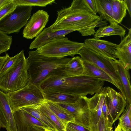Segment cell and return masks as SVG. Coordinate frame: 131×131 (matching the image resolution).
<instances>
[{
  "mask_svg": "<svg viewBox=\"0 0 131 131\" xmlns=\"http://www.w3.org/2000/svg\"><path fill=\"white\" fill-rule=\"evenodd\" d=\"M13 2L17 6L45 7L56 3L55 0H14Z\"/></svg>",
  "mask_w": 131,
  "mask_h": 131,
  "instance_id": "cell-29",
  "label": "cell"
},
{
  "mask_svg": "<svg viewBox=\"0 0 131 131\" xmlns=\"http://www.w3.org/2000/svg\"><path fill=\"white\" fill-rule=\"evenodd\" d=\"M113 63L122 85L127 103H131V85L128 70L118 60H113Z\"/></svg>",
  "mask_w": 131,
  "mask_h": 131,
  "instance_id": "cell-17",
  "label": "cell"
},
{
  "mask_svg": "<svg viewBox=\"0 0 131 131\" xmlns=\"http://www.w3.org/2000/svg\"><path fill=\"white\" fill-rule=\"evenodd\" d=\"M85 46L84 43L72 41L64 37L51 42L36 49L38 53L45 56L58 58L73 57Z\"/></svg>",
  "mask_w": 131,
  "mask_h": 131,
  "instance_id": "cell-6",
  "label": "cell"
},
{
  "mask_svg": "<svg viewBox=\"0 0 131 131\" xmlns=\"http://www.w3.org/2000/svg\"><path fill=\"white\" fill-rule=\"evenodd\" d=\"M49 16L47 12L43 10H39L33 14L23 30V37L30 39L36 37L45 27Z\"/></svg>",
  "mask_w": 131,
  "mask_h": 131,
  "instance_id": "cell-11",
  "label": "cell"
},
{
  "mask_svg": "<svg viewBox=\"0 0 131 131\" xmlns=\"http://www.w3.org/2000/svg\"><path fill=\"white\" fill-rule=\"evenodd\" d=\"M27 131H45L43 128L33 126L28 128Z\"/></svg>",
  "mask_w": 131,
  "mask_h": 131,
  "instance_id": "cell-37",
  "label": "cell"
},
{
  "mask_svg": "<svg viewBox=\"0 0 131 131\" xmlns=\"http://www.w3.org/2000/svg\"><path fill=\"white\" fill-rule=\"evenodd\" d=\"M84 71L83 61L81 57H73L65 66L62 71L64 76L72 77L82 74Z\"/></svg>",
  "mask_w": 131,
  "mask_h": 131,
  "instance_id": "cell-19",
  "label": "cell"
},
{
  "mask_svg": "<svg viewBox=\"0 0 131 131\" xmlns=\"http://www.w3.org/2000/svg\"><path fill=\"white\" fill-rule=\"evenodd\" d=\"M106 100L108 108L109 119L113 124L118 119L127 105L126 99L122 93L112 88L105 87Z\"/></svg>",
  "mask_w": 131,
  "mask_h": 131,
  "instance_id": "cell-10",
  "label": "cell"
},
{
  "mask_svg": "<svg viewBox=\"0 0 131 131\" xmlns=\"http://www.w3.org/2000/svg\"><path fill=\"white\" fill-rule=\"evenodd\" d=\"M14 64L0 74V90L5 93L15 91L25 86L29 80L27 63L23 50Z\"/></svg>",
  "mask_w": 131,
  "mask_h": 131,
  "instance_id": "cell-4",
  "label": "cell"
},
{
  "mask_svg": "<svg viewBox=\"0 0 131 131\" xmlns=\"http://www.w3.org/2000/svg\"><path fill=\"white\" fill-rule=\"evenodd\" d=\"M113 124L107 119L102 114L98 123L96 127L92 131H113Z\"/></svg>",
  "mask_w": 131,
  "mask_h": 131,
  "instance_id": "cell-31",
  "label": "cell"
},
{
  "mask_svg": "<svg viewBox=\"0 0 131 131\" xmlns=\"http://www.w3.org/2000/svg\"><path fill=\"white\" fill-rule=\"evenodd\" d=\"M83 61L89 62L106 72L112 79L115 86L126 99L123 87L113 64V60L98 53L85 46L79 52Z\"/></svg>",
  "mask_w": 131,
  "mask_h": 131,
  "instance_id": "cell-7",
  "label": "cell"
},
{
  "mask_svg": "<svg viewBox=\"0 0 131 131\" xmlns=\"http://www.w3.org/2000/svg\"><path fill=\"white\" fill-rule=\"evenodd\" d=\"M75 31L72 30H61L53 31L51 26L45 28L30 43V49H38L55 40L64 37L67 34Z\"/></svg>",
  "mask_w": 131,
  "mask_h": 131,
  "instance_id": "cell-12",
  "label": "cell"
},
{
  "mask_svg": "<svg viewBox=\"0 0 131 131\" xmlns=\"http://www.w3.org/2000/svg\"><path fill=\"white\" fill-rule=\"evenodd\" d=\"M128 29L127 35L116 46L115 52L117 58L129 70L131 69V29Z\"/></svg>",
  "mask_w": 131,
  "mask_h": 131,
  "instance_id": "cell-15",
  "label": "cell"
},
{
  "mask_svg": "<svg viewBox=\"0 0 131 131\" xmlns=\"http://www.w3.org/2000/svg\"><path fill=\"white\" fill-rule=\"evenodd\" d=\"M13 113L17 131H27L29 128L33 126L47 128L41 122L22 109Z\"/></svg>",
  "mask_w": 131,
  "mask_h": 131,
  "instance_id": "cell-16",
  "label": "cell"
},
{
  "mask_svg": "<svg viewBox=\"0 0 131 131\" xmlns=\"http://www.w3.org/2000/svg\"><path fill=\"white\" fill-rule=\"evenodd\" d=\"M112 0H95L97 12L103 19L110 23H116L113 17Z\"/></svg>",
  "mask_w": 131,
  "mask_h": 131,
  "instance_id": "cell-24",
  "label": "cell"
},
{
  "mask_svg": "<svg viewBox=\"0 0 131 131\" xmlns=\"http://www.w3.org/2000/svg\"><path fill=\"white\" fill-rule=\"evenodd\" d=\"M45 103L50 110L62 121L67 124L70 122H74L73 116L68 111L56 103L45 100Z\"/></svg>",
  "mask_w": 131,
  "mask_h": 131,
  "instance_id": "cell-25",
  "label": "cell"
},
{
  "mask_svg": "<svg viewBox=\"0 0 131 131\" xmlns=\"http://www.w3.org/2000/svg\"><path fill=\"white\" fill-rule=\"evenodd\" d=\"M62 71L53 73L48 76L40 84L41 90L54 91L80 97L93 95L99 92L103 87L104 81L83 74L66 77Z\"/></svg>",
  "mask_w": 131,
  "mask_h": 131,
  "instance_id": "cell-2",
  "label": "cell"
},
{
  "mask_svg": "<svg viewBox=\"0 0 131 131\" xmlns=\"http://www.w3.org/2000/svg\"><path fill=\"white\" fill-rule=\"evenodd\" d=\"M12 1V0H0V10L4 6Z\"/></svg>",
  "mask_w": 131,
  "mask_h": 131,
  "instance_id": "cell-39",
  "label": "cell"
},
{
  "mask_svg": "<svg viewBox=\"0 0 131 131\" xmlns=\"http://www.w3.org/2000/svg\"><path fill=\"white\" fill-rule=\"evenodd\" d=\"M83 63L84 71L82 74L107 81L115 86V83L111 78L103 70L88 62L83 61Z\"/></svg>",
  "mask_w": 131,
  "mask_h": 131,
  "instance_id": "cell-22",
  "label": "cell"
},
{
  "mask_svg": "<svg viewBox=\"0 0 131 131\" xmlns=\"http://www.w3.org/2000/svg\"><path fill=\"white\" fill-rule=\"evenodd\" d=\"M6 93L13 113L23 108L42 104L45 102L41 90L29 82L20 89Z\"/></svg>",
  "mask_w": 131,
  "mask_h": 131,
  "instance_id": "cell-5",
  "label": "cell"
},
{
  "mask_svg": "<svg viewBox=\"0 0 131 131\" xmlns=\"http://www.w3.org/2000/svg\"><path fill=\"white\" fill-rule=\"evenodd\" d=\"M65 131H92L90 129L79 125L74 122L69 123L67 125Z\"/></svg>",
  "mask_w": 131,
  "mask_h": 131,
  "instance_id": "cell-34",
  "label": "cell"
},
{
  "mask_svg": "<svg viewBox=\"0 0 131 131\" xmlns=\"http://www.w3.org/2000/svg\"><path fill=\"white\" fill-rule=\"evenodd\" d=\"M105 95V88L104 87L91 97L87 98L92 123L91 130L96 127L102 115V105Z\"/></svg>",
  "mask_w": 131,
  "mask_h": 131,
  "instance_id": "cell-14",
  "label": "cell"
},
{
  "mask_svg": "<svg viewBox=\"0 0 131 131\" xmlns=\"http://www.w3.org/2000/svg\"><path fill=\"white\" fill-rule=\"evenodd\" d=\"M42 91L45 100L54 103H74L80 97L51 90Z\"/></svg>",
  "mask_w": 131,
  "mask_h": 131,
  "instance_id": "cell-21",
  "label": "cell"
},
{
  "mask_svg": "<svg viewBox=\"0 0 131 131\" xmlns=\"http://www.w3.org/2000/svg\"><path fill=\"white\" fill-rule=\"evenodd\" d=\"M43 128L45 131H59V130H53L48 128L44 127Z\"/></svg>",
  "mask_w": 131,
  "mask_h": 131,
  "instance_id": "cell-42",
  "label": "cell"
},
{
  "mask_svg": "<svg viewBox=\"0 0 131 131\" xmlns=\"http://www.w3.org/2000/svg\"><path fill=\"white\" fill-rule=\"evenodd\" d=\"M126 30L122 26L116 23H110L109 25L100 27L94 35V38L100 39L107 36L118 35L125 37Z\"/></svg>",
  "mask_w": 131,
  "mask_h": 131,
  "instance_id": "cell-20",
  "label": "cell"
},
{
  "mask_svg": "<svg viewBox=\"0 0 131 131\" xmlns=\"http://www.w3.org/2000/svg\"><path fill=\"white\" fill-rule=\"evenodd\" d=\"M39 109L43 112L55 124L60 131H65L67 124L60 120L49 108L45 102L38 105Z\"/></svg>",
  "mask_w": 131,
  "mask_h": 131,
  "instance_id": "cell-27",
  "label": "cell"
},
{
  "mask_svg": "<svg viewBox=\"0 0 131 131\" xmlns=\"http://www.w3.org/2000/svg\"><path fill=\"white\" fill-rule=\"evenodd\" d=\"M84 43L85 46L95 52L113 60L116 59L115 48L117 44L94 38L86 39Z\"/></svg>",
  "mask_w": 131,
  "mask_h": 131,
  "instance_id": "cell-13",
  "label": "cell"
},
{
  "mask_svg": "<svg viewBox=\"0 0 131 131\" xmlns=\"http://www.w3.org/2000/svg\"><path fill=\"white\" fill-rule=\"evenodd\" d=\"M85 3L91 10L94 14H96V10L95 0H83Z\"/></svg>",
  "mask_w": 131,
  "mask_h": 131,
  "instance_id": "cell-35",
  "label": "cell"
},
{
  "mask_svg": "<svg viewBox=\"0 0 131 131\" xmlns=\"http://www.w3.org/2000/svg\"><path fill=\"white\" fill-rule=\"evenodd\" d=\"M0 107L6 119L7 131H17L13 113L10 106L6 93L0 90Z\"/></svg>",
  "mask_w": 131,
  "mask_h": 131,
  "instance_id": "cell-18",
  "label": "cell"
},
{
  "mask_svg": "<svg viewBox=\"0 0 131 131\" xmlns=\"http://www.w3.org/2000/svg\"><path fill=\"white\" fill-rule=\"evenodd\" d=\"M87 98L86 96H80L76 102L72 103H55L72 114L74 118V122L91 129L92 123Z\"/></svg>",
  "mask_w": 131,
  "mask_h": 131,
  "instance_id": "cell-9",
  "label": "cell"
},
{
  "mask_svg": "<svg viewBox=\"0 0 131 131\" xmlns=\"http://www.w3.org/2000/svg\"><path fill=\"white\" fill-rule=\"evenodd\" d=\"M6 58V56H0V70L2 68Z\"/></svg>",
  "mask_w": 131,
  "mask_h": 131,
  "instance_id": "cell-40",
  "label": "cell"
},
{
  "mask_svg": "<svg viewBox=\"0 0 131 131\" xmlns=\"http://www.w3.org/2000/svg\"><path fill=\"white\" fill-rule=\"evenodd\" d=\"M114 131H123L120 127L118 124L117 127L115 128Z\"/></svg>",
  "mask_w": 131,
  "mask_h": 131,
  "instance_id": "cell-41",
  "label": "cell"
},
{
  "mask_svg": "<svg viewBox=\"0 0 131 131\" xmlns=\"http://www.w3.org/2000/svg\"><path fill=\"white\" fill-rule=\"evenodd\" d=\"M122 113L118 119V124L123 131H131V103H127Z\"/></svg>",
  "mask_w": 131,
  "mask_h": 131,
  "instance_id": "cell-28",
  "label": "cell"
},
{
  "mask_svg": "<svg viewBox=\"0 0 131 131\" xmlns=\"http://www.w3.org/2000/svg\"><path fill=\"white\" fill-rule=\"evenodd\" d=\"M112 7L114 20L117 24L121 23L127 14L124 0H112Z\"/></svg>",
  "mask_w": 131,
  "mask_h": 131,
  "instance_id": "cell-26",
  "label": "cell"
},
{
  "mask_svg": "<svg viewBox=\"0 0 131 131\" xmlns=\"http://www.w3.org/2000/svg\"><path fill=\"white\" fill-rule=\"evenodd\" d=\"M32 6H17L12 13L0 20V31L10 34L19 32L31 16Z\"/></svg>",
  "mask_w": 131,
  "mask_h": 131,
  "instance_id": "cell-8",
  "label": "cell"
},
{
  "mask_svg": "<svg viewBox=\"0 0 131 131\" xmlns=\"http://www.w3.org/2000/svg\"><path fill=\"white\" fill-rule=\"evenodd\" d=\"M39 105L27 106L21 109L28 113L39 121L48 128L60 131L55 124L47 115L39 109L38 106Z\"/></svg>",
  "mask_w": 131,
  "mask_h": 131,
  "instance_id": "cell-23",
  "label": "cell"
},
{
  "mask_svg": "<svg viewBox=\"0 0 131 131\" xmlns=\"http://www.w3.org/2000/svg\"><path fill=\"white\" fill-rule=\"evenodd\" d=\"M26 58L29 82L40 88L42 82L49 75L63 70L71 58L47 57L38 53L36 50L29 51Z\"/></svg>",
  "mask_w": 131,
  "mask_h": 131,
  "instance_id": "cell-3",
  "label": "cell"
},
{
  "mask_svg": "<svg viewBox=\"0 0 131 131\" xmlns=\"http://www.w3.org/2000/svg\"><path fill=\"white\" fill-rule=\"evenodd\" d=\"M1 126L0 125V128H1Z\"/></svg>",
  "mask_w": 131,
  "mask_h": 131,
  "instance_id": "cell-43",
  "label": "cell"
},
{
  "mask_svg": "<svg viewBox=\"0 0 131 131\" xmlns=\"http://www.w3.org/2000/svg\"><path fill=\"white\" fill-rule=\"evenodd\" d=\"M12 41V36L0 31V54L10 49Z\"/></svg>",
  "mask_w": 131,
  "mask_h": 131,
  "instance_id": "cell-30",
  "label": "cell"
},
{
  "mask_svg": "<svg viewBox=\"0 0 131 131\" xmlns=\"http://www.w3.org/2000/svg\"><path fill=\"white\" fill-rule=\"evenodd\" d=\"M127 10L130 17H131V0H124Z\"/></svg>",
  "mask_w": 131,
  "mask_h": 131,
  "instance_id": "cell-38",
  "label": "cell"
},
{
  "mask_svg": "<svg viewBox=\"0 0 131 131\" xmlns=\"http://www.w3.org/2000/svg\"><path fill=\"white\" fill-rule=\"evenodd\" d=\"M5 54L6 58L0 70V74L6 71L14 64L19 57L20 53L19 52L13 57H10L7 53H6Z\"/></svg>",
  "mask_w": 131,
  "mask_h": 131,
  "instance_id": "cell-32",
  "label": "cell"
},
{
  "mask_svg": "<svg viewBox=\"0 0 131 131\" xmlns=\"http://www.w3.org/2000/svg\"><path fill=\"white\" fill-rule=\"evenodd\" d=\"M13 0L4 6L0 10V20L13 12L17 7Z\"/></svg>",
  "mask_w": 131,
  "mask_h": 131,
  "instance_id": "cell-33",
  "label": "cell"
},
{
  "mask_svg": "<svg viewBox=\"0 0 131 131\" xmlns=\"http://www.w3.org/2000/svg\"><path fill=\"white\" fill-rule=\"evenodd\" d=\"M57 18L51 26L53 31L72 30L83 36L94 35L96 27L108 24L99 16L94 14L83 0H73L68 7L58 11Z\"/></svg>",
  "mask_w": 131,
  "mask_h": 131,
  "instance_id": "cell-1",
  "label": "cell"
},
{
  "mask_svg": "<svg viewBox=\"0 0 131 131\" xmlns=\"http://www.w3.org/2000/svg\"><path fill=\"white\" fill-rule=\"evenodd\" d=\"M0 125L1 127L6 128L7 126L6 121L3 112L0 107Z\"/></svg>",
  "mask_w": 131,
  "mask_h": 131,
  "instance_id": "cell-36",
  "label": "cell"
}]
</instances>
